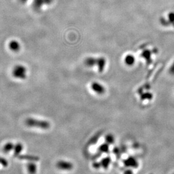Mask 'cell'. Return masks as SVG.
I'll list each match as a JSON object with an SVG mask.
<instances>
[{"mask_svg":"<svg viewBox=\"0 0 174 174\" xmlns=\"http://www.w3.org/2000/svg\"><path fill=\"white\" fill-rule=\"evenodd\" d=\"M25 124L30 127H36L42 129H48L50 127L49 123L45 121L37 120L32 118H28L25 121Z\"/></svg>","mask_w":174,"mask_h":174,"instance_id":"6da1fadb","label":"cell"},{"mask_svg":"<svg viewBox=\"0 0 174 174\" xmlns=\"http://www.w3.org/2000/svg\"><path fill=\"white\" fill-rule=\"evenodd\" d=\"M13 76L19 79H25L27 75V69L22 65H16L12 70Z\"/></svg>","mask_w":174,"mask_h":174,"instance_id":"7a4b0ae2","label":"cell"},{"mask_svg":"<svg viewBox=\"0 0 174 174\" xmlns=\"http://www.w3.org/2000/svg\"><path fill=\"white\" fill-rule=\"evenodd\" d=\"M9 47L10 49L12 52H18L21 49V45L17 41H11L9 44Z\"/></svg>","mask_w":174,"mask_h":174,"instance_id":"3957f363","label":"cell"},{"mask_svg":"<svg viewBox=\"0 0 174 174\" xmlns=\"http://www.w3.org/2000/svg\"><path fill=\"white\" fill-rule=\"evenodd\" d=\"M18 158L22 160H27L31 162L38 161L39 160V158L38 157L34 155H19Z\"/></svg>","mask_w":174,"mask_h":174,"instance_id":"277c9868","label":"cell"},{"mask_svg":"<svg viewBox=\"0 0 174 174\" xmlns=\"http://www.w3.org/2000/svg\"><path fill=\"white\" fill-rule=\"evenodd\" d=\"M27 170L30 174H35L37 171V166L34 163L30 162L27 165Z\"/></svg>","mask_w":174,"mask_h":174,"instance_id":"5b68a950","label":"cell"},{"mask_svg":"<svg viewBox=\"0 0 174 174\" xmlns=\"http://www.w3.org/2000/svg\"><path fill=\"white\" fill-rule=\"evenodd\" d=\"M23 150V145L21 143H18L14 146V155L18 157L19 154L21 153Z\"/></svg>","mask_w":174,"mask_h":174,"instance_id":"8992f818","label":"cell"},{"mask_svg":"<svg viewBox=\"0 0 174 174\" xmlns=\"http://www.w3.org/2000/svg\"><path fill=\"white\" fill-rule=\"evenodd\" d=\"M57 166L59 168L63 169V170H67L69 169L70 168V164H69L65 162L61 161L57 163Z\"/></svg>","mask_w":174,"mask_h":174,"instance_id":"52a82bcc","label":"cell"},{"mask_svg":"<svg viewBox=\"0 0 174 174\" xmlns=\"http://www.w3.org/2000/svg\"><path fill=\"white\" fill-rule=\"evenodd\" d=\"M93 90L97 93H102L103 92V88L102 85L98 83H94L92 85Z\"/></svg>","mask_w":174,"mask_h":174,"instance_id":"ba28073f","label":"cell"},{"mask_svg":"<svg viewBox=\"0 0 174 174\" xmlns=\"http://www.w3.org/2000/svg\"><path fill=\"white\" fill-rule=\"evenodd\" d=\"M14 148V145L11 143H7L3 147V150L5 153L9 152L11 150Z\"/></svg>","mask_w":174,"mask_h":174,"instance_id":"9c48e42d","label":"cell"},{"mask_svg":"<svg viewBox=\"0 0 174 174\" xmlns=\"http://www.w3.org/2000/svg\"><path fill=\"white\" fill-rule=\"evenodd\" d=\"M0 164L2 165L4 167H6L8 165V162L4 158L0 157Z\"/></svg>","mask_w":174,"mask_h":174,"instance_id":"30bf717a","label":"cell"},{"mask_svg":"<svg viewBox=\"0 0 174 174\" xmlns=\"http://www.w3.org/2000/svg\"><path fill=\"white\" fill-rule=\"evenodd\" d=\"M168 21H170L171 23H174V12H171L168 14Z\"/></svg>","mask_w":174,"mask_h":174,"instance_id":"8fae6325","label":"cell"},{"mask_svg":"<svg viewBox=\"0 0 174 174\" xmlns=\"http://www.w3.org/2000/svg\"><path fill=\"white\" fill-rule=\"evenodd\" d=\"M126 62H127L128 65H131L132 63H134V57H131L130 56H128L127 58L126 59Z\"/></svg>","mask_w":174,"mask_h":174,"instance_id":"7c38bea8","label":"cell"},{"mask_svg":"<svg viewBox=\"0 0 174 174\" xmlns=\"http://www.w3.org/2000/svg\"><path fill=\"white\" fill-rule=\"evenodd\" d=\"M170 72L172 75H174V62L172 64V65L171 66L170 69Z\"/></svg>","mask_w":174,"mask_h":174,"instance_id":"4fadbf2b","label":"cell"}]
</instances>
